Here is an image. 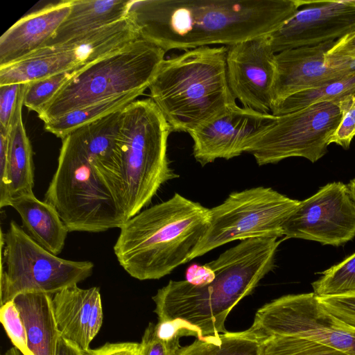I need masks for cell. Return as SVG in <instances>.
<instances>
[{
	"label": "cell",
	"mask_w": 355,
	"mask_h": 355,
	"mask_svg": "<svg viewBox=\"0 0 355 355\" xmlns=\"http://www.w3.org/2000/svg\"><path fill=\"white\" fill-rule=\"evenodd\" d=\"M336 101L342 110V119L329 144L334 143L347 149L355 136V92Z\"/></svg>",
	"instance_id": "4dcf8cb0"
},
{
	"label": "cell",
	"mask_w": 355,
	"mask_h": 355,
	"mask_svg": "<svg viewBox=\"0 0 355 355\" xmlns=\"http://www.w3.org/2000/svg\"><path fill=\"white\" fill-rule=\"evenodd\" d=\"M341 119L336 100L279 116L249 140L244 153L251 154L259 166L293 157L314 163L327 153L329 139Z\"/></svg>",
	"instance_id": "8fae6325"
},
{
	"label": "cell",
	"mask_w": 355,
	"mask_h": 355,
	"mask_svg": "<svg viewBox=\"0 0 355 355\" xmlns=\"http://www.w3.org/2000/svg\"><path fill=\"white\" fill-rule=\"evenodd\" d=\"M71 0L54 2L24 16L0 37V67L44 46L69 15Z\"/></svg>",
	"instance_id": "d6986e66"
},
{
	"label": "cell",
	"mask_w": 355,
	"mask_h": 355,
	"mask_svg": "<svg viewBox=\"0 0 355 355\" xmlns=\"http://www.w3.org/2000/svg\"><path fill=\"white\" fill-rule=\"evenodd\" d=\"M327 55L355 56V33L336 41Z\"/></svg>",
	"instance_id": "d590c367"
},
{
	"label": "cell",
	"mask_w": 355,
	"mask_h": 355,
	"mask_svg": "<svg viewBox=\"0 0 355 355\" xmlns=\"http://www.w3.org/2000/svg\"><path fill=\"white\" fill-rule=\"evenodd\" d=\"M83 355H140V343H107L100 347L83 351Z\"/></svg>",
	"instance_id": "e575fe53"
},
{
	"label": "cell",
	"mask_w": 355,
	"mask_h": 355,
	"mask_svg": "<svg viewBox=\"0 0 355 355\" xmlns=\"http://www.w3.org/2000/svg\"><path fill=\"white\" fill-rule=\"evenodd\" d=\"M302 0H133L129 13L139 35L162 49L230 46L270 34Z\"/></svg>",
	"instance_id": "7a4b0ae2"
},
{
	"label": "cell",
	"mask_w": 355,
	"mask_h": 355,
	"mask_svg": "<svg viewBox=\"0 0 355 355\" xmlns=\"http://www.w3.org/2000/svg\"><path fill=\"white\" fill-rule=\"evenodd\" d=\"M121 112L62 139L44 201L56 209L69 232H104L128 220L118 148Z\"/></svg>",
	"instance_id": "6da1fadb"
},
{
	"label": "cell",
	"mask_w": 355,
	"mask_h": 355,
	"mask_svg": "<svg viewBox=\"0 0 355 355\" xmlns=\"http://www.w3.org/2000/svg\"><path fill=\"white\" fill-rule=\"evenodd\" d=\"M248 330L261 341L274 336H295L355 355V329L329 312L313 292L287 295L266 304Z\"/></svg>",
	"instance_id": "7c38bea8"
},
{
	"label": "cell",
	"mask_w": 355,
	"mask_h": 355,
	"mask_svg": "<svg viewBox=\"0 0 355 355\" xmlns=\"http://www.w3.org/2000/svg\"><path fill=\"white\" fill-rule=\"evenodd\" d=\"M12 300L24 323L28 345L33 355H55L60 334L51 295L24 293Z\"/></svg>",
	"instance_id": "603a6c76"
},
{
	"label": "cell",
	"mask_w": 355,
	"mask_h": 355,
	"mask_svg": "<svg viewBox=\"0 0 355 355\" xmlns=\"http://www.w3.org/2000/svg\"><path fill=\"white\" fill-rule=\"evenodd\" d=\"M24 84L8 132V157L5 171L0 176V207L24 194L33 193L34 165L31 144L22 119Z\"/></svg>",
	"instance_id": "ffe728a7"
},
{
	"label": "cell",
	"mask_w": 355,
	"mask_h": 355,
	"mask_svg": "<svg viewBox=\"0 0 355 355\" xmlns=\"http://www.w3.org/2000/svg\"><path fill=\"white\" fill-rule=\"evenodd\" d=\"M280 243L277 237L241 241L206 263L208 281H169L152 297L158 322H177L196 338L227 332L228 314L272 270Z\"/></svg>",
	"instance_id": "3957f363"
},
{
	"label": "cell",
	"mask_w": 355,
	"mask_h": 355,
	"mask_svg": "<svg viewBox=\"0 0 355 355\" xmlns=\"http://www.w3.org/2000/svg\"><path fill=\"white\" fill-rule=\"evenodd\" d=\"M262 341L247 329L196 338L182 347L177 355H260Z\"/></svg>",
	"instance_id": "d4e9b609"
},
{
	"label": "cell",
	"mask_w": 355,
	"mask_h": 355,
	"mask_svg": "<svg viewBox=\"0 0 355 355\" xmlns=\"http://www.w3.org/2000/svg\"><path fill=\"white\" fill-rule=\"evenodd\" d=\"M55 355H83V351L78 346L59 336Z\"/></svg>",
	"instance_id": "8d00e7d4"
},
{
	"label": "cell",
	"mask_w": 355,
	"mask_h": 355,
	"mask_svg": "<svg viewBox=\"0 0 355 355\" xmlns=\"http://www.w3.org/2000/svg\"><path fill=\"white\" fill-rule=\"evenodd\" d=\"M355 92V73L294 94L274 105L270 113L282 116L313 104L334 101Z\"/></svg>",
	"instance_id": "484cf974"
},
{
	"label": "cell",
	"mask_w": 355,
	"mask_h": 355,
	"mask_svg": "<svg viewBox=\"0 0 355 355\" xmlns=\"http://www.w3.org/2000/svg\"><path fill=\"white\" fill-rule=\"evenodd\" d=\"M52 305L60 336L83 351L89 349L103 323L99 288H66L53 295Z\"/></svg>",
	"instance_id": "ac0fdd59"
},
{
	"label": "cell",
	"mask_w": 355,
	"mask_h": 355,
	"mask_svg": "<svg viewBox=\"0 0 355 355\" xmlns=\"http://www.w3.org/2000/svg\"><path fill=\"white\" fill-rule=\"evenodd\" d=\"M355 33V0L304 1L269 35L275 53L337 41Z\"/></svg>",
	"instance_id": "9a60e30c"
},
{
	"label": "cell",
	"mask_w": 355,
	"mask_h": 355,
	"mask_svg": "<svg viewBox=\"0 0 355 355\" xmlns=\"http://www.w3.org/2000/svg\"><path fill=\"white\" fill-rule=\"evenodd\" d=\"M227 46H202L165 59L150 96L172 132L190 133L236 105L227 79Z\"/></svg>",
	"instance_id": "5b68a950"
},
{
	"label": "cell",
	"mask_w": 355,
	"mask_h": 355,
	"mask_svg": "<svg viewBox=\"0 0 355 355\" xmlns=\"http://www.w3.org/2000/svg\"><path fill=\"white\" fill-rule=\"evenodd\" d=\"M166 52L143 38L75 71L37 114L44 123L76 108L132 92H144Z\"/></svg>",
	"instance_id": "52a82bcc"
},
{
	"label": "cell",
	"mask_w": 355,
	"mask_h": 355,
	"mask_svg": "<svg viewBox=\"0 0 355 355\" xmlns=\"http://www.w3.org/2000/svg\"><path fill=\"white\" fill-rule=\"evenodd\" d=\"M180 337H164L156 329V324L150 322L144 331L140 343V355H177L181 347Z\"/></svg>",
	"instance_id": "1f68e13d"
},
{
	"label": "cell",
	"mask_w": 355,
	"mask_h": 355,
	"mask_svg": "<svg viewBox=\"0 0 355 355\" xmlns=\"http://www.w3.org/2000/svg\"><path fill=\"white\" fill-rule=\"evenodd\" d=\"M133 0H71L69 15L46 46L71 39L117 21L128 15Z\"/></svg>",
	"instance_id": "44dd1931"
},
{
	"label": "cell",
	"mask_w": 355,
	"mask_h": 355,
	"mask_svg": "<svg viewBox=\"0 0 355 355\" xmlns=\"http://www.w3.org/2000/svg\"><path fill=\"white\" fill-rule=\"evenodd\" d=\"M312 287L319 297L355 293V252L324 271Z\"/></svg>",
	"instance_id": "4316f807"
},
{
	"label": "cell",
	"mask_w": 355,
	"mask_h": 355,
	"mask_svg": "<svg viewBox=\"0 0 355 355\" xmlns=\"http://www.w3.org/2000/svg\"><path fill=\"white\" fill-rule=\"evenodd\" d=\"M260 355L347 354L305 338L288 336H274L262 341Z\"/></svg>",
	"instance_id": "83f0119b"
},
{
	"label": "cell",
	"mask_w": 355,
	"mask_h": 355,
	"mask_svg": "<svg viewBox=\"0 0 355 355\" xmlns=\"http://www.w3.org/2000/svg\"><path fill=\"white\" fill-rule=\"evenodd\" d=\"M335 42L276 53L273 105L297 92L355 73V56L327 55Z\"/></svg>",
	"instance_id": "2e32d148"
},
{
	"label": "cell",
	"mask_w": 355,
	"mask_h": 355,
	"mask_svg": "<svg viewBox=\"0 0 355 355\" xmlns=\"http://www.w3.org/2000/svg\"><path fill=\"white\" fill-rule=\"evenodd\" d=\"M8 206L18 212L36 243L55 255L62 252L69 230L51 205L38 200L33 193L11 199Z\"/></svg>",
	"instance_id": "7402d4cb"
},
{
	"label": "cell",
	"mask_w": 355,
	"mask_h": 355,
	"mask_svg": "<svg viewBox=\"0 0 355 355\" xmlns=\"http://www.w3.org/2000/svg\"><path fill=\"white\" fill-rule=\"evenodd\" d=\"M236 104L189 133L193 155L202 166L221 158L230 159L244 153L246 144L276 119Z\"/></svg>",
	"instance_id": "e0dca14e"
},
{
	"label": "cell",
	"mask_w": 355,
	"mask_h": 355,
	"mask_svg": "<svg viewBox=\"0 0 355 355\" xmlns=\"http://www.w3.org/2000/svg\"><path fill=\"white\" fill-rule=\"evenodd\" d=\"M3 355H23L20 351L17 349L15 347L10 348L8 349Z\"/></svg>",
	"instance_id": "f35d334b"
},
{
	"label": "cell",
	"mask_w": 355,
	"mask_h": 355,
	"mask_svg": "<svg viewBox=\"0 0 355 355\" xmlns=\"http://www.w3.org/2000/svg\"><path fill=\"white\" fill-rule=\"evenodd\" d=\"M318 299L334 315L355 329V293Z\"/></svg>",
	"instance_id": "d6a6232c"
},
{
	"label": "cell",
	"mask_w": 355,
	"mask_h": 355,
	"mask_svg": "<svg viewBox=\"0 0 355 355\" xmlns=\"http://www.w3.org/2000/svg\"><path fill=\"white\" fill-rule=\"evenodd\" d=\"M144 92H132L83 106L44 123L46 131L62 139L74 130L119 111L135 101Z\"/></svg>",
	"instance_id": "cb8c5ba5"
},
{
	"label": "cell",
	"mask_w": 355,
	"mask_h": 355,
	"mask_svg": "<svg viewBox=\"0 0 355 355\" xmlns=\"http://www.w3.org/2000/svg\"><path fill=\"white\" fill-rule=\"evenodd\" d=\"M94 267L89 261L58 257L11 221L1 232L0 305L24 293L54 295L91 276Z\"/></svg>",
	"instance_id": "ba28073f"
},
{
	"label": "cell",
	"mask_w": 355,
	"mask_h": 355,
	"mask_svg": "<svg viewBox=\"0 0 355 355\" xmlns=\"http://www.w3.org/2000/svg\"><path fill=\"white\" fill-rule=\"evenodd\" d=\"M269 35L227 46L226 55L227 79L233 96L243 107L262 113H270L274 103L276 53Z\"/></svg>",
	"instance_id": "5bb4252c"
},
{
	"label": "cell",
	"mask_w": 355,
	"mask_h": 355,
	"mask_svg": "<svg viewBox=\"0 0 355 355\" xmlns=\"http://www.w3.org/2000/svg\"><path fill=\"white\" fill-rule=\"evenodd\" d=\"M22 84L0 85V130L8 132L14 117Z\"/></svg>",
	"instance_id": "836d02e7"
},
{
	"label": "cell",
	"mask_w": 355,
	"mask_h": 355,
	"mask_svg": "<svg viewBox=\"0 0 355 355\" xmlns=\"http://www.w3.org/2000/svg\"><path fill=\"white\" fill-rule=\"evenodd\" d=\"M74 73H60L24 83V105L38 114Z\"/></svg>",
	"instance_id": "f1b7e54d"
},
{
	"label": "cell",
	"mask_w": 355,
	"mask_h": 355,
	"mask_svg": "<svg viewBox=\"0 0 355 355\" xmlns=\"http://www.w3.org/2000/svg\"><path fill=\"white\" fill-rule=\"evenodd\" d=\"M209 221L210 209L176 193L126 220L114 254L131 277L159 279L191 261Z\"/></svg>",
	"instance_id": "277c9868"
},
{
	"label": "cell",
	"mask_w": 355,
	"mask_h": 355,
	"mask_svg": "<svg viewBox=\"0 0 355 355\" xmlns=\"http://www.w3.org/2000/svg\"><path fill=\"white\" fill-rule=\"evenodd\" d=\"M300 202L263 187L230 193L210 209L208 228L191 260L234 241L283 236V225Z\"/></svg>",
	"instance_id": "9c48e42d"
},
{
	"label": "cell",
	"mask_w": 355,
	"mask_h": 355,
	"mask_svg": "<svg viewBox=\"0 0 355 355\" xmlns=\"http://www.w3.org/2000/svg\"><path fill=\"white\" fill-rule=\"evenodd\" d=\"M352 197L355 202V178L352 180L348 184Z\"/></svg>",
	"instance_id": "74e56055"
},
{
	"label": "cell",
	"mask_w": 355,
	"mask_h": 355,
	"mask_svg": "<svg viewBox=\"0 0 355 355\" xmlns=\"http://www.w3.org/2000/svg\"><path fill=\"white\" fill-rule=\"evenodd\" d=\"M0 320L14 347L23 355H33L28 345L24 323L13 300L1 305Z\"/></svg>",
	"instance_id": "f546056e"
},
{
	"label": "cell",
	"mask_w": 355,
	"mask_h": 355,
	"mask_svg": "<svg viewBox=\"0 0 355 355\" xmlns=\"http://www.w3.org/2000/svg\"><path fill=\"white\" fill-rule=\"evenodd\" d=\"M285 239L338 246L355 236V202L347 185L334 182L300 201L284 223Z\"/></svg>",
	"instance_id": "4fadbf2b"
},
{
	"label": "cell",
	"mask_w": 355,
	"mask_h": 355,
	"mask_svg": "<svg viewBox=\"0 0 355 355\" xmlns=\"http://www.w3.org/2000/svg\"><path fill=\"white\" fill-rule=\"evenodd\" d=\"M171 132L151 98L135 100L121 110L118 148L128 220L151 202L162 184L179 177L167 157Z\"/></svg>",
	"instance_id": "8992f818"
},
{
	"label": "cell",
	"mask_w": 355,
	"mask_h": 355,
	"mask_svg": "<svg viewBox=\"0 0 355 355\" xmlns=\"http://www.w3.org/2000/svg\"><path fill=\"white\" fill-rule=\"evenodd\" d=\"M140 37L132 15L71 39L44 46L13 63L0 67V85L24 84L73 71Z\"/></svg>",
	"instance_id": "30bf717a"
}]
</instances>
